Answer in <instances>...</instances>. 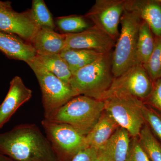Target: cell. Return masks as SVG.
I'll return each instance as SVG.
<instances>
[{"mask_svg":"<svg viewBox=\"0 0 161 161\" xmlns=\"http://www.w3.org/2000/svg\"><path fill=\"white\" fill-rule=\"evenodd\" d=\"M0 154L17 161H59L47 137L32 124L0 133Z\"/></svg>","mask_w":161,"mask_h":161,"instance_id":"1","label":"cell"},{"mask_svg":"<svg viewBox=\"0 0 161 161\" xmlns=\"http://www.w3.org/2000/svg\"><path fill=\"white\" fill-rule=\"evenodd\" d=\"M112 54H105L72 75L70 85L77 95L97 99L108 90L114 79Z\"/></svg>","mask_w":161,"mask_h":161,"instance_id":"2","label":"cell"},{"mask_svg":"<svg viewBox=\"0 0 161 161\" xmlns=\"http://www.w3.org/2000/svg\"><path fill=\"white\" fill-rule=\"evenodd\" d=\"M104 111L103 101L80 95L61 107L51 120L69 125L86 136Z\"/></svg>","mask_w":161,"mask_h":161,"instance_id":"3","label":"cell"},{"mask_svg":"<svg viewBox=\"0 0 161 161\" xmlns=\"http://www.w3.org/2000/svg\"><path fill=\"white\" fill-rule=\"evenodd\" d=\"M142 21L134 13L125 10L123 13L120 19V33L112 54V73L114 78L137 64L136 44Z\"/></svg>","mask_w":161,"mask_h":161,"instance_id":"4","label":"cell"},{"mask_svg":"<svg viewBox=\"0 0 161 161\" xmlns=\"http://www.w3.org/2000/svg\"><path fill=\"white\" fill-rule=\"evenodd\" d=\"M26 63L34 72L40 86L44 119L51 120L61 107L78 95L70 85L48 71L34 58Z\"/></svg>","mask_w":161,"mask_h":161,"instance_id":"5","label":"cell"},{"mask_svg":"<svg viewBox=\"0 0 161 161\" xmlns=\"http://www.w3.org/2000/svg\"><path fill=\"white\" fill-rule=\"evenodd\" d=\"M46 137L59 161H71L87 148L86 136L67 124L44 119L41 121Z\"/></svg>","mask_w":161,"mask_h":161,"instance_id":"6","label":"cell"},{"mask_svg":"<svg viewBox=\"0 0 161 161\" xmlns=\"http://www.w3.org/2000/svg\"><path fill=\"white\" fill-rule=\"evenodd\" d=\"M104 111L133 137H138L146 124L142 100L130 95L112 96L104 99Z\"/></svg>","mask_w":161,"mask_h":161,"instance_id":"7","label":"cell"},{"mask_svg":"<svg viewBox=\"0 0 161 161\" xmlns=\"http://www.w3.org/2000/svg\"><path fill=\"white\" fill-rule=\"evenodd\" d=\"M153 84L143 65L137 64L114 78L109 88L97 99L103 101L112 96L130 95L143 101L150 96Z\"/></svg>","mask_w":161,"mask_h":161,"instance_id":"8","label":"cell"},{"mask_svg":"<svg viewBox=\"0 0 161 161\" xmlns=\"http://www.w3.org/2000/svg\"><path fill=\"white\" fill-rule=\"evenodd\" d=\"M125 10V0H96L85 17L116 41L119 35V24Z\"/></svg>","mask_w":161,"mask_h":161,"instance_id":"9","label":"cell"},{"mask_svg":"<svg viewBox=\"0 0 161 161\" xmlns=\"http://www.w3.org/2000/svg\"><path fill=\"white\" fill-rule=\"evenodd\" d=\"M65 36L64 49L91 50L107 54L112 52L116 43L114 39L94 25L80 32Z\"/></svg>","mask_w":161,"mask_h":161,"instance_id":"10","label":"cell"},{"mask_svg":"<svg viewBox=\"0 0 161 161\" xmlns=\"http://www.w3.org/2000/svg\"><path fill=\"white\" fill-rule=\"evenodd\" d=\"M40 28L34 20L31 9L19 13L12 9L0 8V31L17 35L30 43Z\"/></svg>","mask_w":161,"mask_h":161,"instance_id":"11","label":"cell"},{"mask_svg":"<svg viewBox=\"0 0 161 161\" xmlns=\"http://www.w3.org/2000/svg\"><path fill=\"white\" fill-rule=\"evenodd\" d=\"M32 92L24 84L22 78L15 76L10 82L8 93L0 105V129L9 121L22 105L29 101Z\"/></svg>","mask_w":161,"mask_h":161,"instance_id":"12","label":"cell"},{"mask_svg":"<svg viewBox=\"0 0 161 161\" xmlns=\"http://www.w3.org/2000/svg\"><path fill=\"white\" fill-rule=\"evenodd\" d=\"M125 8L146 22L154 36H161V0H125Z\"/></svg>","mask_w":161,"mask_h":161,"instance_id":"13","label":"cell"},{"mask_svg":"<svg viewBox=\"0 0 161 161\" xmlns=\"http://www.w3.org/2000/svg\"><path fill=\"white\" fill-rule=\"evenodd\" d=\"M130 134L119 127L98 150V156L107 161H125L130 148Z\"/></svg>","mask_w":161,"mask_h":161,"instance_id":"14","label":"cell"},{"mask_svg":"<svg viewBox=\"0 0 161 161\" xmlns=\"http://www.w3.org/2000/svg\"><path fill=\"white\" fill-rule=\"evenodd\" d=\"M0 51L10 59L27 63L36 57V52L31 43L14 35L0 31Z\"/></svg>","mask_w":161,"mask_h":161,"instance_id":"15","label":"cell"},{"mask_svg":"<svg viewBox=\"0 0 161 161\" xmlns=\"http://www.w3.org/2000/svg\"><path fill=\"white\" fill-rule=\"evenodd\" d=\"M65 34H60L54 30L41 27L32 39L30 43L37 55L59 54L64 49Z\"/></svg>","mask_w":161,"mask_h":161,"instance_id":"16","label":"cell"},{"mask_svg":"<svg viewBox=\"0 0 161 161\" xmlns=\"http://www.w3.org/2000/svg\"><path fill=\"white\" fill-rule=\"evenodd\" d=\"M119 127L112 116L104 111L95 126L86 136L87 147L98 150Z\"/></svg>","mask_w":161,"mask_h":161,"instance_id":"17","label":"cell"},{"mask_svg":"<svg viewBox=\"0 0 161 161\" xmlns=\"http://www.w3.org/2000/svg\"><path fill=\"white\" fill-rule=\"evenodd\" d=\"M34 59L60 80L70 85L72 74L66 61L60 54H37Z\"/></svg>","mask_w":161,"mask_h":161,"instance_id":"18","label":"cell"},{"mask_svg":"<svg viewBox=\"0 0 161 161\" xmlns=\"http://www.w3.org/2000/svg\"><path fill=\"white\" fill-rule=\"evenodd\" d=\"M104 54L91 50L75 49H64L60 54L69 67L72 75Z\"/></svg>","mask_w":161,"mask_h":161,"instance_id":"19","label":"cell"},{"mask_svg":"<svg viewBox=\"0 0 161 161\" xmlns=\"http://www.w3.org/2000/svg\"><path fill=\"white\" fill-rule=\"evenodd\" d=\"M154 46V37L150 26L142 21L139 30L136 44V60L137 64H145L149 60Z\"/></svg>","mask_w":161,"mask_h":161,"instance_id":"20","label":"cell"},{"mask_svg":"<svg viewBox=\"0 0 161 161\" xmlns=\"http://www.w3.org/2000/svg\"><path fill=\"white\" fill-rule=\"evenodd\" d=\"M141 147L150 161H161V142L145 124L138 136Z\"/></svg>","mask_w":161,"mask_h":161,"instance_id":"21","label":"cell"},{"mask_svg":"<svg viewBox=\"0 0 161 161\" xmlns=\"http://www.w3.org/2000/svg\"><path fill=\"white\" fill-rule=\"evenodd\" d=\"M31 10L35 23L40 28L54 29L56 25L53 17L43 0L32 1Z\"/></svg>","mask_w":161,"mask_h":161,"instance_id":"22","label":"cell"},{"mask_svg":"<svg viewBox=\"0 0 161 161\" xmlns=\"http://www.w3.org/2000/svg\"><path fill=\"white\" fill-rule=\"evenodd\" d=\"M56 23L62 31L67 34L77 33L89 28V24L83 17L68 16L56 18Z\"/></svg>","mask_w":161,"mask_h":161,"instance_id":"23","label":"cell"},{"mask_svg":"<svg viewBox=\"0 0 161 161\" xmlns=\"http://www.w3.org/2000/svg\"><path fill=\"white\" fill-rule=\"evenodd\" d=\"M143 66L153 81L161 78V36H154V48Z\"/></svg>","mask_w":161,"mask_h":161,"instance_id":"24","label":"cell"},{"mask_svg":"<svg viewBox=\"0 0 161 161\" xmlns=\"http://www.w3.org/2000/svg\"><path fill=\"white\" fill-rule=\"evenodd\" d=\"M142 112L146 123L161 142V112L145 103L142 107Z\"/></svg>","mask_w":161,"mask_h":161,"instance_id":"25","label":"cell"},{"mask_svg":"<svg viewBox=\"0 0 161 161\" xmlns=\"http://www.w3.org/2000/svg\"><path fill=\"white\" fill-rule=\"evenodd\" d=\"M125 161H150L141 147L138 137L130 141V148Z\"/></svg>","mask_w":161,"mask_h":161,"instance_id":"26","label":"cell"},{"mask_svg":"<svg viewBox=\"0 0 161 161\" xmlns=\"http://www.w3.org/2000/svg\"><path fill=\"white\" fill-rule=\"evenodd\" d=\"M146 101L145 103L161 112V78L154 81L152 92Z\"/></svg>","mask_w":161,"mask_h":161,"instance_id":"27","label":"cell"},{"mask_svg":"<svg viewBox=\"0 0 161 161\" xmlns=\"http://www.w3.org/2000/svg\"><path fill=\"white\" fill-rule=\"evenodd\" d=\"M98 158V150L89 147L78 153L71 161H97Z\"/></svg>","mask_w":161,"mask_h":161,"instance_id":"28","label":"cell"},{"mask_svg":"<svg viewBox=\"0 0 161 161\" xmlns=\"http://www.w3.org/2000/svg\"><path fill=\"white\" fill-rule=\"evenodd\" d=\"M0 8L12 9L10 2H3L0 1Z\"/></svg>","mask_w":161,"mask_h":161,"instance_id":"29","label":"cell"},{"mask_svg":"<svg viewBox=\"0 0 161 161\" xmlns=\"http://www.w3.org/2000/svg\"><path fill=\"white\" fill-rule=\"evenodd\" d=\"M0 161H17L8 157L0 154Z\"/></svg>","mask_w":161,"mask_h":161,"instance_id":"30","label":"cell"},{"mask_svg":"<svg viewBox=\"0 0 161 161\" xmlns=\"http://www.w3.org/2000/svg\"><path fill=\"white\" fill-rule=\"evenodd\" d=\"M97 161H107L104 159L98 156V160H97Z\"/></svg>","mask_w":161,"mask_h":161,"instance_id":"31","label":"cell"}]
</instances>
